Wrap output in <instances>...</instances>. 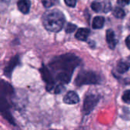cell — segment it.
I'll return each instance as SVG.
<instances>
[{"mask_svg": "<svg viewBox=\"0 0 130 130\" xmlns=\"http://www.w3.org/2000/svg\"><path fill=\"white\" fill-rule=\"evenodd\" d=\"M42 4L45 8H51L55 5L56 0H41Z\"/></svg>", "mask_w": 130, "mask_h": 130, "instance_id": "obj_17", "label": "cell"}, {"mask_svg": "<svg viewBox=\"0 0 130 130\" xmlns=\"http://www.w3.org/2000/svg\"><path fill=\"white\" fill-rule=\"evenodd\" d=\"M40 72L41 74L43 80L46 84V90L47 91H51L54 87V79H53L49 70L44 66V65H43L42 68L40 70Z\"/></svg>", "mask_w": 130, "mask_h": 130, "instance_id": "obj_6", "label": "cell"}, {"mask_svg": "<svg viewBox=\"0 0 130 130\" xmlns=\"http://www.w3.org/2000/svg\"><path fill=\"white\" fill-rule=\"evenodd\" d=\"M79 101V96L74 91H70L63 96V102L67 104H77Z\"/></svg>", "mask_w": 130, "mask_h": 130, "instance_id": "obj_8", "label": "cell"}, {"mask_svg": "<svg viewBox=\"0 0 130 130\" xmlns=\"http://www.w3.org/2000/svg\"><path fill=\"white\" fill-rule=\"evenodd\" d=\"M99 82L100 77L92 71H82L77 75L75 80L76 85L79 87L86 84H96Z\"/></svg>", "mask_w": 130, "mask_h": 130, "instance_id": "obj_4", "label": "cell"}, {"mask_svg": "<svg viewBox=\"0 0 130 130\" xmlns=\"http://www.w3.org/2000/svg\"><path fill=\"white\" fill-rule=\"evenodd\" d=\"M71 77H72V74L68 72H60L58 73L57 78L62 84H68L71 80Z\"/></svg>", "mask_w": 130, "mask_h": 130, "instance_id": "obj_12", "label": "cell"}, {"mask_svg": "<svg viewBox=\"0 0 130 130\" xmlns=\"http://www.w3.org/2000/svg\"><path fill=\"white\" fill-rule=\"evenodd\" d=\"M50 130H56V129H50Z\"/></svg>", "mask_w": 130, "mask_h": 130, "instance_id": "obj_25", "label": "cell"}, {"mask_svg": "<svg viewBox=\"0 0 130 130\" xmlns=\"http://www.w3.org/2000/svg\"><path fill=\"white\" fill-rule=\"evenodd\" d=\"M80 60L76 55L65 54L55 57L50 63V67L54 71L68 72L73 74L74 69L80 64Z\"/></svg>", "mask_w": 130, "mask_h": 130, "instance_id": "obj_2", "label": "cell"}, {"mask_svg": "<svg viewBox=\"0 0 130 130\" xmlns=\"http://www.w3.org/2000/svg\"><path fill=\"white\" fill-rule=\"evenodd\" d=\"M117 2L119 5L124 6H127L128 4H129L130 0H117Z\"/></svg>", "mask_w": 130, "mask_h": 130, "instance_id": "obj_22", "label": "cell"}, {"mask_svg": "<svg viewBox=\"0 0 130 130\" xmlns=\"http://www.w3.org/2000/svg\"><path fill=\"white\" fill-rule=\"evenodd\" d=\"M64 2L67 6H68L70 7H75V6L77 4L76 0H64Z\"/></svg>", "mask_w": 130, "mask_h": 130, "instance_id": "obj_20", "label": "cell"}, {"mask_svg": "<svg viewBox=\"0 0 130 130\" xmlns=\"http://www.w3.org/2000/svg\"><path fill=\"white\" fill-rule=\"evenodd\" d=\"M122 100L125 103L130 104V90H125L122 95Z\"/></svg>", "mask_w": 130, "mask_h": 130, "instance_id": "obj_18", "label": "cell"}, {"mask_svg": "<svg viewBox=\"0 0 130 130\" xmlns=\"http://www.w3.org/2000/svg\"><path fill=\"white\" fill-rule=\"evenodd\" d=\"M113 15L116 18L118 19H122L125 16V12L121 8H116L113 10Z\"/></svg>", "mask_w": 130, "mask_h": 130, "instance_id": "obj_15", "label": "cell"}, {"mask_svg": "<svg viewBox=\"0 0 130 130\" xmlns=\"http://www.w3.org/2000/svg\"><path fill=\"white\" fill-rule=\"evenodd\" d=\"M16 92L7 81L0 80V114L12 125L16 126L12 110L18 106Z\"/></svg>", "mask_w": 130, "mask_h": 130, "instance_id": "obj_1", "label": "cell"}, {"mask_svg": "<svg viewBox=\"0 0 130 130\" xmlns=\"http://www.w3.org/2000/svg\"><path fill=\"white\" fill-rule=\"evenodd\" d=\"M100 98L96 95H87L84 101L83 112L85 115H89L99 103Z\"/></svg>", "mask_w": 130, "mask_h": 130, "instance_id": "obj_5", "label": "cell"}, {"mask_svg": "<svg viewBox=\"0 0 130 130\" xmlns=\"http://www.w3.org/2000/svg\"><path fill=\"white\" fill-rule=\"evenodd\" d=\"M105 22V19L102 16H96L93 19L92 27L94 29H99L103 28Z\"/></svg>", "mask_w": 130, "mask_h": 130, "instance_id": "obj_13", "label": "cell"}, {"mask_svg": "<svg viewBox=\"0 0 130 130\" xmlns=\"http://www.w3.org/2000/svg\"><path fill=\"white\" fill-rule=\"evenodd\" d=\"M125 44L128 49H130V35H128L125 39Z\"/></svg>", "mask_w": 130, "mask_h": 130, "instance_id": "obj_23", "label": "cell"}, {"mask_svg": "<svg viewBox=\"0 0 130 130\" xmlns=\"http://www.w3.org/2000/svg\"><path fill=\"white\" fill-rule=\"evenodd\" d=\"M91 8L93 11L95 12H100V11H103V8L104 6H103V5L98 2H94L91 4Z\"/></svg>", "mask_w": 130, "mask_h": 130, "instance_id": "obj_16", "label": "cell"}, {"mask_svg": "<svg viewBox=\"0 0 130 130\" xmlns=\"http://www.w3.org/2000/svg\"><path fill=\"white\" fill-rule=\"evenodd\" d=\"M20 63V58L19 55H15L13 57L11 58V60H9V63L6 65V67L4 70V74L6 77H7L8 78H11L12 77V74L15 69V68Z\"/></svg>", "mask_w": 130, "mask_h": 130, "instance_id": "obj_7", "label": "cell"}, {"mask_svg": "<svg viewBox=\"0 0 130 130\" xmlns=\"http://www.w3.org/2000/svg\"><path fill=\"white\" fill-rule=\"evenodd\" d=\"M64 90V87L62 86V85H57V87H56V88H55V90H54V93H57V94H58V93H62V91Z\"/></svg>", "mask_w": 130, "mask_h": 130, "instance_id": "obj_21", "label": "cell"}, {"mask_svg": "<svg viewBox=\"0 0 130 130\" xmlns=\"http://www.w3.org/2000/svg\"><path fill=\"white\" fill-rule=\"evenodd\" d=\"M2 1H3V2H5V3H12L13 1H15V0H2Z\"/></svg>", "mask_w": 130, "mask_h": 130, "instance_id": "obj_24", "label": "cell"}, {"mask_svg": "<svg viewBox=\"0 0 130 130\" xmlns=\"http://www.w3.org/2000/svg\"><path fill=\"white\" fill-rule=\"evenodd\" d=\"M44 27L49 31L57 32L63 28L64 23L63 15L57 10L47 12L43 15Z\"/></svg>", "mask_w": 130, "mask_h": 130, "instance_id": "obj_3", "label": "cell"}, {"mask_svg": "<svg viewBox=\"0 0 130 130\" xmlns=\"http://www.w3.org/2000/svg\"><path fill=\"white\" fill-rule=\"evenodd\" d=\"M17 6L19 10L24 15L29 13L31 9V1L30 0H18Z\"/></svg>", "mask_w": 130, "mask_h": 130, "instance_id": "obj_9", "label": "cell"}, {"mask_svg": "<svg viewBox=\"0 0 130 130\" xmlns=\"http://www.w3.org/2000/svg\"><path fill=\"white\" fill-rule=\"evenodd\" d=\"M76 28H77V26L74 24L68 23V25L66 26V28H65V31L67 33H72L75 31Z\"/></svg>", "mask_w": 130, "mask_h": 130, "instance_id": "obj_19", "label": "cell"}, {"mask_svg": "<svg viewBox=\"0 0 130 130\" xmlns=\"http://www.w3.org/2000/svg\"><path fill=\"white\" fill-rule=\"evenodd\" d=\"M89 35H90V30L88 28H82L78 29V31H77L75 36L78 40L84 41H87Z\"/></svg>", "mask_w": 130, "mask_h": 130, "instance_id": "obj_11", "label": "cell"}, {"mask_svg": "<svg viewBox=\"0 0 130 130\" xmlns=\"http://www.w3.org/2000/svg\"><path fill=\"white\" fill-rule=\"evenodd\" d=\"M106 41L108 43V45L109 47V48L111 49H114L116 44H117V41L116 40L115 38V34L113 32L112 30H107L106 31Z\"/></svg>", "mask_w": 130, "mask_h": 130, "instance_id": "obj_10", "label": "cell"}, {"mask_svg": "<svg viewBox=\"0 0 130 130\" xmlns=\"http://www.w3.org/2000/svg\"><path fill=\"white\" fill-rule=\"evenodd\" d=\"M130 68V63L125 61H121L117 64V71L120 74L127 72Z\"/></svg>", "mask_w": 130, "mask_h": 130, "instance_id": "obj_14", "label": "cell"}]
</instances>
